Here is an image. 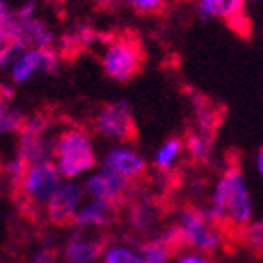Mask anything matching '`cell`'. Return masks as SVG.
<instances>
[{"instance_id": "obj_1", "label": "cell", "mask_w": 263, "mask_h": 263, "mask_svg": "<svg viewBox=\"0 0 263 263\" xmlns=\"http://www.w3.org/2000/svg\"><path fill=\"white\" fill-rule=\"evenodd\" d=\"M53 158L59 175L65 179H74L92 170L96 166V153L87 129L79 125L63 129L53 138Z\"/></svg>"}, {"instance_id": "obj_2", "label": "cell", "mask_w": 263, "mask_h": 263, "mask_svg": "<svg viewBox=\"0 0 263 263\" xmlns=\"http://www.w3.org/2000/svg\"><path fill=\"white\" fill-rule=\"evenodd\" d=\"M59 182H61V175L53 162L28 164L24 175L13 186L22 212L37 217L41 208L46 206L50 195Z\"/></svg>"}, {"instance_id": "obj_3", "label": "cell", "mask_w": 263, "mask_h": 263, "mask_svg": "<svg viewBox=\"0 0 263 263\" xmlns=\"http://www.w3.org/2000/svg\"><path fill=\"white\" fill-rule=\"evenodd\" d=\"M144 53L140 44L127 35L114 37L101 55L103 72L118 83H127L142 68Z\"/></svg>"}, {"instance_id": "obj_4", "label": "cell", "mask_w": 263, "mask_h": 263, "mask_svg": "<svg viewBox=\"0 0 263 263\" xmlns=\"http://www.w3.org/2000/svg\"><path fill=\"white\" fill-rule=\"evenodd\" d=\"M50 116L35 114L24 118L18 131V157L24 158L26 164L53 162V138L48 135Z\"/></svg>"}, {"instance_id": "obj_5", "label": "cell", "mask_w": 263, "mask_h": 263, "mask_svg": "<svg viewBox=\"0 0 263 263\" xmlns=\"http://www.w3.org/2000/svg\"><path fill=\"white\" fill-rule=\"evenodd\" d=\"M94 131L103 138L122 144H131L136 140V122L133 116V107L127 100H120L103 105L94 116Z\"/></svg>"}, {"instance_id": "obj_6", "label": "cell", "mask_w": 263, "mask_h": 263, "mask_svg": "<svg viewBox=\"0 0 263 263\" xmlns=\"http://www.w3.org/2000/svg\"><path fill=\"white\" fill-rule=\"evenodd\" d=\"M179 228L186 247H192L201 254H212L223 245V230L215 228L202 217L201 210L192 204L180 208Z\"/></svg>"}, {"instance_id": "obj_7", "label": "cell", "mask_w": 263, "mask_h": 263, "mask_svg": "<svg viewBox=\"0 0 263 263\" xmlns=\"http://www.w3.org/2000/svg\"><path fill=\"white\" fill-rule=\"evenodd\" d=\"M228 177V197H227V221L232 227L243 228L252 221V201L247 188L245 175L239 166L232 164L227 167Z\"/></svg>"}, {"instance_id": "obj_8", "label": "cell", "mask_w": 263, "mask_h": 263, "mask_svg": "<svg viewBox=\"0 0 263 263\" xmlns=\"http://www.w3.org/2000/svg\"><path fill=\"white\" fill-rule=\"evenodd\" d=\"M136 182H129L123 177L116 175L114 171L101 167L85 182L83 193L90 199H101V201L112 202L116 206H122L127 199L133 197Z\"/></svg>"}, {"instance_id": "obj_9", "label": "cell", "mask_w": 263, "mask_h": 263, "mask_svg": "<svg viewBox=\"0 0 263 263\" xmlns=\"http://www.w3.org/2000/svg\"><path fill=\"white\" fill-rule=\"evenodd\" d=\"M83 199V186L72 180L59 182L46 202V219L55 227H68L74 223V215Z\"/></svg>"}, {"instance_id": "obj_10", "label": "cell", "mask_w": 263, "mask_h": 263, "mask_svg": "<svg viewBox=\"0 0 263 263\" xmlns=\"http://www.w3.org/2000/svg\"><path fill=\"white\" fill-rule=\"evenodd\" d=\"M109 247V239L98 228H79L65 245V259L68 263H92Z\"/></svg>"}, {"instance_id": "obj_11", "label": "cell", "mask_w": 263, "mask_h": 263, "mask_svg": "<svg viewBox=\"0 0 263 263\" xmlns=\"http://www.w3.org/2000/svg\"><path fill=\"white\" fill-rule=\"evenodd\" d=\"M59 53L53 48H31L26 50L11 65V78L15 83H24L39 72L53 74L59 68Z\"/></svg>"}, {"instance_id": "obj_12", "label": "cell", "mask_w": 263, "mask_h": 263, "mask_svg": "<svg viewBox=\"0 0 263 263\" xmlns=\"http://www.w3.org/2000/svg\"><path fill=\"white\" fill-rule=\"evenodd\" d=\"M103 167L114 171L129 182H138L147 175L145 158L129 147H112L103 158Z\"/></svg>"}, {"instance_id": "obj_13", "label": "cell", "mask_w": 263, "mask_h": 263, "mask_svg": "<svg viewBox=\"0 0 263 263\" xmlns=\"http://www.w3.org/2000/svg\"><path fill=\"white\" fill-rule=\"evenodd\" d=\"M120 206L112 202L101 201V199H90L85 202L83 206H79L74 215V224L79 228H105L112 224L118 217Z\"/></svg>"}, {"instance_id": "obj_14", "label": "cell", "mask_w": 263, "mask_h": 263, "mask_svg": "<svg viewBox=\"0 0 263 263\" xmlns=\"http://www.w3.org/2000/svg\"><path fill=\"white\" fill-rule=\"evenodd\" d=\"M164 215L162 206L158 202L151 201V199H138V201H133L131 206H129V223L131 228L136 234H145L153 232L157 224L160 223Z\"/></svg>"}, {"instance_id": "obj_15", "label": "cell", "mask_w": 263, "mask_h": 263, "mask_svg": "<svg viewBox=\"0 0 263 263\" xmlns=\"http://www.w3.org/2000/svg\"><path fill=\"white\" fill-rule=\"evenodd\" d=\"M13 33L22 41V44L28 50L31 48H52L53 44V33L43 21L37 18H26V21H18L15 17L13 22Z\"/></svg>"}, {"instance_id": "obj_16", "label": "cell", "mask_w": 263, "mask_h": 263, "mask_svg": "<svg viewBox=\"0 0 263 263\" xmlns=\"http://www.w3.org/2000/svg\"><path fill=\"white\" fill-rule=\"evenodd\" d=\"M215 133L202 131V129H192L186 135L184 149L188 151V157L193 164H206L210 160L212 145H214Z\"/></svg>"}, {"instance_id": "obj_17", "label": "cell", "mask_w": 263, "mask_h": 263, "mask_svg": "<svg viewBox=\"0 0 263 263\" xmlns=\"http://www.w3.org/2000/svg\"><path fill=\"white\" fill-rule=\"evenodd\" d=\"M184 151V142L179 136H171L160 145V149L155 155V167L162 173H167V171L173 167L175 160L180 157V153Z\"/></svg>"}, {"instance_id": "obj_18", "label": "cell", "mask_w": 263, "mask_h": 263, "mask_svg": "<svg viewBox=\"0 0 263 263\" xmlns=\"http://www.w3.org/2000/svg\"><path fill=\"white\" fill-rule=\"evenodd\" d=\"M9 101L11 100L0 98V135L2 133H18L22 127V123H24V118H26Z\"/></svg>"}, {"instance_id": "obj_19", "label": "cell", "mask_w": 263, "mask_h": 263, "mask_svg": "<svg viewBox=\"0 0 263 263\" xmlns=\"http://www.w3.org/2000/svg\"><path fill=\"white\" fill-rule=\"evenodd\" d=\"M140 256L145 263H167L171 258V252L157 239H149V241H138L136 243Z\"/></svg>"}, {"instance_id": "obj_20", "label": "cell", "mask_w": 263, "mask_h": 263, "mask_svg": "<svg viewBox=\"0 0 263 263\" xmlns=\"http://www.w3.org/2000/svg\"><path fill=\"white\" fill-rule=\"evenodd\" d=\"M103 263H145L138 252L125 245H110L103 250Z\"/></svg>"}, {"instance_id": "obj_21", "label": "cell", "mask_w": 263, "mask_h": 263, "mask_svg": "<svg viewBox=\"0 0 263 263\" xmlns=\"http://www.w3.org/2000/svg\"><path fill=\"white\" fill-rule=\"evenodd\" d=\"M241 239L247 247L259 252L263 249V223L261 221H250L241 228Z\"/></svg>"}, {"instance_id": "obj_22", "label": "cell", "mask_w": 263, "mask_h": 263, "mask_svg": "<svg viewBox=\"0 0 263 263\" xmlns=\"http://www.w3.org/2000/svg\"><path fill=\"white\" fill-rule=\"evenodd\" d=\"M129 8H133L136 13L142 15H153L164 11L170 0H125Z\"/></svg>"}, {"instance_id": "obj_23", "label": "cell", "mask_w": 263, "mask_h": 263, "mask_svg": "<svg viewBox=\"0 0 263 263\" xmlns=\"http://www.w3.org/2000/svg\"><path fill=\"white\" fill-rule=\"evenodd\" d=\"M28 164L24 158H21L17 155V157L13 158V160H9L8 164H6V175L9 177V182H11V188H13L15 184H17L18 180H21V177L24 175V171H26Z\"/></svg>"}, {"instance_id": "obj_24", "label": "cell", "mask_w": 263, "mask_h": 263, "mask_svg": "<svg viewBox=\"0 0 263 263\" xmlns=\"http://www.w3.org/2000/svg\"><path fill=\"white\" fill-rule=\"evenodd\" d=\"M57 252L53 249H39L35 254H31L26 263H55Z\"/></svg>"}, {"instance_id": "obj_25", "label": "cell", "mask_w": 263, "mask_h": 263, "mask_svg": "<svg viewBox=\"0 0 263 263\" xmlns=\"http://www.w3.org/2000/svg\"><path fill=\"white\" fill-rule=\"evenodd\" d=\"M13 21H15V13L8 8V4H6L4 0H0V33L8 31L11 28V24H13Z\"/></svg>"}, {"instance_id": "obj_26", "label": "cell", "mask_w": 263, "mask_h": 263, "mask_svg": "<svg viewBox=\"0 0 263 263\" xmlns=\"http://www.w3.org/2000/svg\"><path fill=\"white\" fill-rule=\"evenodd\" d=\"M35 9H37V2H35V0H26V2L22 4V8H18L17 11H15V17H17L18 21H26V18L33 17Z\"/></svg>"}, {"instance_id": "obj_27", "label": "cell", "mask_w": 263, "mask_h": 263, "mask_svg": "<svg viewBox=\"0 0 263 263\" xmlns=\"http://www.w3.org/2000/svg\"><path fill=\"white\" fill-rule=\"evenodd\" d=\"M177 259H179V263H212L201 252H182Z\"/></svg>"}, {"instance_id": "obj_28", "label": "cell", "mask_w": 263, "mask_h": 263, "mask_svg": "<svg viewBox=\"0 0 263 263\" xmlns=\"http://www.w3.org/2000/svg\"><path fill=\"white\" fill-rule=\"evenodd\" d=\"M256 170L259 175L263 173V147H258V151H256Z\"/></svg>"}, {"instance_id": "obj_29", "label": "cell", "mask_w": 263, "mask_h": 263, "mask_svg": "<svg viewBox=\"0 0 263 263\" xmlns=\"http://www.w3.org/2000/svg\"><path fill=\"white\" fill-rule=\"evenodd\" d=\"M92 2H94V4H96L100 9H109V8H112V6L116 4L118 0H92Z\"/></svg>"}, {"instance_id": "obj_30", "label": "cell", "mask_w": 263, "mask_h": 263, "mask_svg": "<svg viewBox=\"0 0 263 263\" xmlns=\"http://www.w3.org/2000/svg\"><path fill=\"white\" fill-rule=\"evenodd\" d=\"M0 98H6V100H11V98H13V88L4 87V85L0 83Z\"/></svg>"}, {"instance_id": "obj_31", "label": "cell", "mask_w": 263, "mask_h": 263, "mask_svg": "<svg viewBox=\"0 0 263 263\" xmlns=\"http://www.w3.org/2000/svg\"><path fill=\"white\" fill-rule=\"evenodd\" d=\"M243 2H258V0H243Z\"/></svg>"}]
</instances>
